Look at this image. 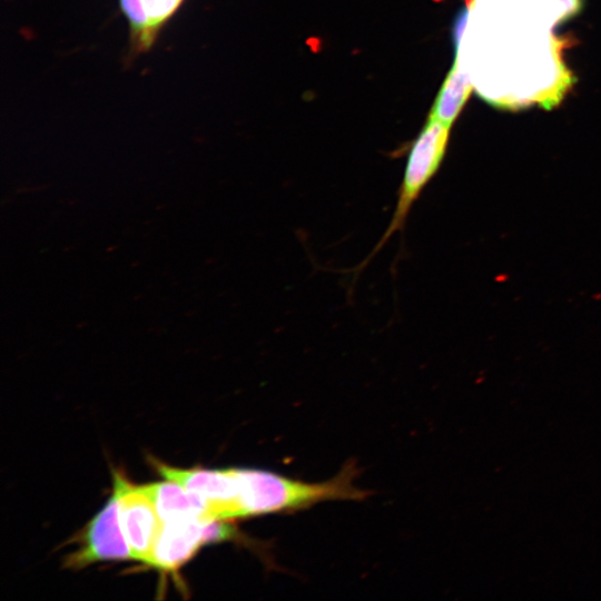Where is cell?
<instances>
[{
	"instance_id": "cell-7",
	"label": "cell",
	"mask_w": 601,
	"mask_h": 601,
	"mask_svg": "<svg viewBox=\"0 0 601 601\" xmlns=\"http://www.w3.org/2000/svg\"><path fill=\"white\" fill-rule=\"evenodd\" d=\"M140 487L154 502L162 522L183 518L213 520L207 501L178 482L166 479Z\"/></svg>"
},
{
	"instance_id": "cell-4",
	"label": "cell",
	"mask_w": 601,
	"mask_h": 601,
	"mask_svg": "<svg viewBox=\"0 0 601 601\" xmlns=\"http://www.w3.org/2000/svg\"><path fill=\"white\" fill-rule=\"evenodd\" d=\"M132 559L125 538L118 511L116 494L88 523L80 548L69 558L67 564L81 568L97 561Z\"/></svg>"
},
{
	"instance_id": "cell-5",
	"label": "cell",
	"mask_w": 601,
	"mask_h": 601,
	"mask_svg": "<svg viewBox=\"0 0 601 601\" xmlns=\"http://www.w3.org/2000/svg\"><path fill=\"white\" fill-rule=\"evenodd\" d=\"M186 0H118L128 24L127 60L148 52Z\"/></svg>"
},
{
	"instance_id": "cell-3",
	"label": "cell",
	"mask_w": 601,
	"mask_h": 601,
	"mask_svg": "<svg viewBox=\"0 0 601 601\" xmlns=\"http://www.w3.org/2000/svg\"><path fill=\"white\" fill-rule=\"evenodd\" d=\"M155 467L167 480L178 482L205 499L209 518L215 520L239 519V485L235 469L205 470L176 469L160 462Z\"/></svg>"
},
{
	"instance_id": "cell-6",
	"label": "cell",
	"mask_w": 601,
	"mask_h": 601,
	"mask_svg": "<svg viewBox=\"0 0 601 601\" xmlns=\"http://www.w3.org/2000/svg\"><path fill=\"white\" fill-rule=\"evenodd\" d=\"M208 522L203 518L162 522L149 565L164 571H177L200 546L210 543Z\"/></svg>"
},
{
	"instance_id": "cell-1",
	"label": "cell",
	"mask_w": 601,
	"mask_h": 601,
	"mask_svg": "<svg viewBox=\"0 0 601 601\" xmlns=\"http://www.w3.org/2000/svg\"><path fill=\"white\" fill-rule=\"evenodd\" d=\"M450 129L451 126L427 118L410 147L390 224L356 272L364 268L395 233L404 229L413 205L441 167L450 139Z\"/></svg>"
},
{
	"instance_id": "cell-2",
	"label": "cell",
	"mask_w": 601,
	"mask_h": 601,
	"mask_svg": "<svg viewBox=\"0 0 601 601\" xmlns=\"http://www.w3.org/2000/svg\"><path fill=\"white\" fill-rule=\"evenodd\" d=\"M114 481L119 520L132 559L149 564L162 521L140 485H132L118 473Z\"/></svg>"
},
{
	"instance_id": "cell-8",
	"label": "cell",
	"mask_w": 601,
	"mask_h": 601,
	"mask_svg": "<svg viewBox=\"0 0 601 601\" xmlns=\"http://www.w3.org/2000/svg\"><path fill=\"white\" fill-rule=\"evenodd\" d=\"M473 89L469 76L459 65V53L446 75L441 89L431 108L428 118L452 126L467 101Z\"/></svg>"
},
{
	"instance_id": "cell-9",
	"label": "cell",
	"mask_w": 601,
	"mask_h": 601,
	"mask_svg": "<svg viewBox=\"0 0 601 601\" xmlns=\"http://www.w3.org/2000/svg\"><path fill=\"white\" fill-rule=\"evenodd\" d=\"M469 16V9H462L454 19L453 30H452V40L455 49V53H459L460 42L466 26Z\"/></svg>"
}]
</instances>
